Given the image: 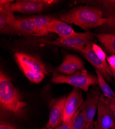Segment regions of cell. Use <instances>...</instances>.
Here are the masks:
<instances>
[{
	"label": "cell",
	"mask_w": 115,
	"mask_h": 129,
	"mask_svg": "<svg viewBox=\"0 0 115 129\" xmlns=\"http://www.w3.org/2000/svg\"><path fill=\"white\" fill-rule=\"evenodd\" d=\"M0 129H17L15 126L9 123H4L0 125Z\"/></svg>",
	"instance_id": "24"
},
{
	"label": "cell",
	"mask_w": 115,
	"mask_h": 129,
	"mask_svg": "<svg viewBox=\"0 0 115 129\" xmlns=\"http://www.w3.org/2000/svg\"><path fill=\"white\" fill-rule=\"evenodd\" d=\"M110 70H111V72L112 76H113L114 78H115V69H110Z\"/></svg>",
	"instance_id": "29"
},
{
	"label": "cell",
	"mask_w": 115,
	"mask_h": 129,
	"mask_svg": "<svg viewBox=\"0 0 115 129\" xmlns=\"http://www.w3.org/2000/svg\"><path fill=\"white\" fill-rule=\"evenodd\" d=\"M14 1H10V0H1L0 1V6L4 5L9 3H13Z\"/></svg>",
	"instance_id": "26"
},
{
	"label": "cell",
	"mask_w": 115,
	"mask_h": 129,
	"mask_svg": "<svg viewBox=\"0 0 115 129\" xmlns=\"http://www.w3.org/2000/svg\"><path fill=\"white\" fill-rule=\"evenodd\" d=\"M95 34L89 31L85 33H77L76 35L66 38L57 39L49 42V44L67 49L81 52L85 47L92 42Z\"/></svg>",
	"instance_id": "5"
},
{
	"label": "cell",
	"mask_w": 115,
	"mask_h": 129,
	"mask_svg": "<svg viewBox=\"0 0 115 129\" xmlns=\"http://www.w3.org/2000/svg\"><path fill=\"white\" fill-rule=\"evenodd\" d=\"M94 127V124L91 125H86L84 129H93Z\"/></svg>",
	"instance_id": "28"
},
{
	"label": "cell",
	"mask_w": 115,
	"mask_h": 129,
	"mask_svg": "<svg viewBox=\"0 0 115 129\" xmlns=\"http://www.w3.org/2000/svg\"><path fill=\"white\" fill-rule=\"evenodd\" d=\"M92 42H91L85 47V49L81 51L84 58L92 65L98 70L105 80L111 81V76H112L110 68L108 64H105L97 56L92 49Z\"/></svg>",
	"instance_id": "10"
},
{
	"label": "cell",
	"mask_w": 115,
	"mask_h": 129,
	"mask_svg": "<svg viewBox=\"0 0 115 129\" xmlns=\"http://www.w3.org/2000/svg\"><path fill=\"white\" fill-rule=\"evenodd\" d=\"M103 6L106 9L114 10L115 12V0H106L101 1Z\"/></svg>",
	"instance_id": "21"
},
{
	"label": "cell",
	"mask_w": 115,
	"mask_h": 129,
	"mask_svg": "<svg viewBox=\"0 0 115 129\" xmlns=\"http://www.w3.org/2000/svg\"><path fill=\"white\" fill-rule=\"evenodd\" d=\"M101 94L98 87H93L87 94L86 100L83 102L80 109L84 111L87 120V125L94 124L93 118L95 117Z\"/></svg>",
	"instance_id": "9"
},
{
	"label": "cell",
	"mask_w": 115,
	"mask_h": 129,
	"mask_svg": "<svg viewBox=\"0 0 115 129\" xmlns=\"http://www.w3.org/2000/svg\"><path fill=\"white\" fill-rule=\"evenodd\" d=\"M0 31L4 35L38 36L32 17L17 19Z\"/></svg>",
	"instance_id": "6"
},
{
	"label": "cell",
	"mask_w": 115,
	"mask_h": 129,
	"mask_svg": "<svg viewBox=\"0 0 115 129\" xmlns=\"http://www.w3.org/2000/svg\"><path fill=\"white\" fill-rule=\"evenodd\" d=\"M70 120L72 129H84L87 125L85 113L81 109L76 112Z\"/></svg>",
	"instance_id": "19"
},
{
	"label": "cell",
	"mask_w": 115,
	"mask_h": 129,
	"mask_svg": "<svg viewBox=\"0 0 115 129\" xmlns=\"http://www.w3.org/2000/svg\"><path fill=\"white\" fill-rule=\"evenodd\" d=\"M67 97L59 99L52 107L49 119L47 124V128L54 129L63 122L64 106Z\"/></svg>",
	"instance_id": "13"
},
{
	"label": "cell",
	"mask_w": 115,
	"mask_h": 129,
	"mask_svg": "<svg viewBox=\"0 0 115 129\" xmlns=\"http://www.w3.org/2000/svg\"><path fill=\"white\" fill-rule=\"evenodd\" d=\"M107 60L110 69H115V55H112L108 57Z\"/></svg>",
	"instance_id": "22"
},
{
	"label": "cell",
	"mask_w": 115,
	"mask_h": 129,
	"mask_svg": "<svg viewBox=\"0 0 115 129\" xmlns=\"http://www.w3.org/2000/svg\"><path fill=\"white\" fill-rule=\"evenodd\" d=\"M0 105L1 110L17 115L26 106L10 78L2 71L0 72Z\"/></svg>",
	"instance_id": "2"
},
{
	"label": "cell",
	"mask_w": 115,
	"mask_h": 129,
	"mask_svg": "<svg viewBox=\"0 0 115 129\" xmlns=\"http://www.w3.org/2000/svg\"><path fill=\"white\" fill-rule=\"evenodd\" d=\"M107 100H108V101L109 103L110 107V108H111V109L112 111V113H113V116H114V119H115V102L113 101L112 100H109L107 98Z\"/></svg>",
	"instance_id": "25"
},
{
	"label": "cell",
	"mask_w": 115,
	"mask_h": 129,
	"mask_svg": "<svg viewBox=\"0 0 115 129\" xmlns=\"http://www.w3.org/2000/svg\"><path fill=\"white\" fill-rule=\"evenodd\" d=\"M97 123L103 129H115V119L107 98L101 94Z\"/></svg>",
	"instance_id": "8"
},
{
	"label": "cell",
	"mask_w": 115,
	"mask_h": 129,
	"mask_svg": "<svg viewBox=\"0 0 115 129\" xmlns=\"http://www.w3.org/2000/svg\"><path fill=\"white\" fill-rule=\"evenodd\" d=\"M51 81L55 84H67L87 92L91 86L98 84L97 77L90 74L86 70H80L70 76L54 73Z\"/></svg>",
	"instance_id": "4"
},
{
	"label": "cell",
	"mask_w": 115,
	"mask_h": 129,
	"mask_svg": "<svg viewBox=\"0 0 115 129\" xmlns=\"http://www.w3.org/2000/svg\"><path fill=\"white\" fill-rule=\"evenodd\" d=\"M84 102L81 91L74 88L67 97L64 111L63 122H69L72 117L80 109Z\"/></svg>",
	"instance_id": "11"
},
{
	"label": "cell",
	"mask_w": 115,
	"mask_h": 129,
	"mask_svg": "<svg viewBox=\"0 0 115 129\" xmlns=\"http://www.w3.org/2000/svg\"><path fill=\"white\" fill-rule=\"evenodd\" d=\"M93 129H103L102 128H101L99 124L97 123V122H94V127Z\"/></svg>",
	"instance_id": "27"
},
{
	"label": "cell",
	"mask_w": 115,
	"mask_h": 129,
	"mask_svg": "<svg viewBox=\"0 0 115 129\" xmlns=\"http://www.w3.org/2000/svg\"><path fill=\"white\" fill-rule=\"evenodd\" d=\"M48 32L57 34L60 38H66L76 34L77 33L69 25L59 19L54 18L48 25Z\"/></svg>",
	"instance_id": "14"
},
{
	"label": "cell",
	"mask_w": 115,
	"mask_h": 129,
	"mask_svg": "<svg viewBox=\"0 0 115 129\" xmlns=\"http://www.w3.org/2000/svg\"><path fill=\"white\" fill-rule=\"evenodd\" d=\"M59 20L75 24L85 30L103 25L108 22L102 10L95 7L81 6L72 8L59 17Z\"/></svg>",
	"instance_id": "1"
},
{
	"label": "cell",
	"mask_w": 115,
	"mask_h": 129,
	"mask_svg": "<svg viewBox=\"0 0 115 129\" xmlns=\"http://www.w3.org/2000/svg\"><path fill=\"white\" fill-rule=\"evenodd\" d=\"M57 1L48 0H18L11 4L13 13L32 14L43 12L47 7L57 3Z\"/></svg>",
	"instance_id": "7"
},
{
	"label": "cell",
	"mask_w": 115,
	"mask_h": 129,
	"mask_svg": "<svg viewBox=\"0 0 115 129\" xmlns=\"http://www.w3.org/2000/svg\"><path fill=\"white\" fill-rule=\"evenodd\" d=\"M32 18L38 36L47 35L48 25L54 18L52 16H38Z\"/></svg>",
	"instance_id": "16"
},
{
	"label": "cell",
	"mask_w": 115,
	"mask_h": 129,
	"mask_svg": "<svg viewBox=\"0 0 115 129\" xmlns=\"http://www.w3.org/2000/svg\"><path fill=\"white\" fill-rule=\"evenodd\" d=\"M14 57L19 67L30 82L39 84L48 74L44 63L36 56L17 52Z\"/></svg>",
	"instance_id": "3"
},
{
	"label": "cell",
	"mask_w": 115,
	"mask_h": 129,
	"mask_svg": "<svg viewBox=\"0 0 115 129\" xmlns=\"http://www.w3.org/2000/svg\"><path fill=\"white\" fill-rule=\"evenodd\" d=\"M92 46L94 52H95L97 56L100 59V60H101L105 64H108L106 60V59L107 58L106 55L103 49L98 45L94 44L93 42L92 43Z\"/></svg>",
	"instance_id": "20"
},
{
	"label": "cell",
	"mask_w": 115,
	"mask_h": 129,
	"mask_svg": "<svg viewBox=\"0 0 115 129\" xmlns=\"http://www.w3.org/2000/svg\"><path fill=\"white\" fill-rule=\"evenodd\" d=\"M43 129H49V128H43Z\"/></svg>",
	"instance_id": "30"
},
{
	"label": "cell",
	"mask_w": 115,
	"mask_h": 129,
	"mask_svg": "<svg viewBox=\"0 0 115 129\" xmlns=\"http://www.w3.org/2000/svg\"><path fill=\"white\" fill-rule=\"evenodd\" d=\"M55 129H72L71 127V122L70 120L68 122H62V123Z\"/></svg>",
	"instance_id": "23"
},
{
	"label": "cell",
	"mask_w": 115,
	"mask_h": 129,
	"mask_svg": "<svg viewBox=\"0 0 115 129\" xmlns=\"http://www.w3.org/2000/svg\"><path fill=\"white\" fill-rule=\"evenodd\" d=\"M98 40L112 55H115V35L103 33L96 35Z\"/></svg>",
	"instance_id": "17"
},
{
	"label": "cell",
	"mask_w": 115,
	"mask_h": 129,
	"mask_svg": "<svg viewBox=\"0 0 115 129\" xmlns=\"http://www.w3.org/2000/svg\"><path fill=\"white\" fill-rule=\"evenodd\" d=\"M12 3L0 6V30L4 29L10 22L17 19L11 8Z\"/></svg>",
	"instance_id": "15"
},
{
	"label": "cell",
	"mask_w": 115,
	"mask_h": 129,
	"mask_svg": "<svg viewBox=\"0 0 115 129\" xmlns=\"http://www.w3.org/2000/svg\"><path fill=\"white\" fill-rule=\"evenodd\" d=\"M96 72L98 79V85L103 91L104 96L107 99L115 102V92L110 88L102 74L97 70H96Z\"/></svg>",
	"instance_id": "18"
},
{
	"label": "cell",
	"mask_w": 115,
	"mask_h": 129,
	"mask_svg": "<svg viewBox=\"0 0 115 129\" xmlns=\"http://www.w3.org/2000/svg\"><path fill=\"white\" fill-rule=\"evenodd\" d=\"M84 70L85 69L83 61L77 56L72 54L66 55L63 61L57 68L58 71L67 75H71Z\"/></svg>",
	"instance_id": "12"
}]
</instances>
